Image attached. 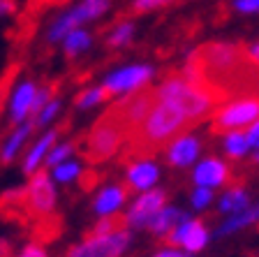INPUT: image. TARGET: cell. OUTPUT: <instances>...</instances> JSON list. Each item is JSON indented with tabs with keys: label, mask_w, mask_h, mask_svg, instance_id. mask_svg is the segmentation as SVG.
<instances>
[{
	"label": "cell",
	"mask_w": 259,
	"mask_h": 257,
	"mask_svg": "<svg viewBox=\"0 0 259 257\" xmlns=\"http://www.w3.org/2000/svg\"><path fill=\"white\" fill-rule=\"evenodd\" d=\"M132 32H135V26H132V23H130V21H120L118 26L109 32L107 44H109V47H113V49L125 47V44L132 40Z\"/></svg>",
	"instance_id": "obj_24"
},
{
	"label": "cell",
	"mask_w": 259,
	"mask_h": 257,
	"mask_svg": "<svg viewBox=\"0 0 259 257\" xmlns=\"http://www.w3.org/2000/svg\"><path fill=\"white\" fill-rule=\"evenodd\" d=\"M111 0H81L76 7H72L70 12H65L58 21L51 26L49 30V40L51 42H58V40H65L72 30L81 28L86 21H93L97 16H102L104 12L109 10Z\"/></svg>",
	"instance_id": "obj_6"
},
{
	"label": "cell",
	"mask_w": 259,
	"mask_h": 257,
	"mask_svg": "<svg viewBox=\"0 0 259 257\" xmlns=\"http://www.w3.org/2000/svg\"><path fill=\"white\" fill-rule=\"evenodd\" d=\"M169 243L185 248L188 252H199L208 243V230H206V225L201 220H194L190 215H185L178 223L176 230L169 234Z\"/></svg>",
	"instance_id": "obj_10"
},
{
	"label": "cell",
	"mask_w": 259,
	"mask_h": 257,
	"mask_svg": "<svg viewBox=\"0 0 259 257\" xmlns=\"http://www.w3.org/2000/svg\"><path fill=\"white\" fill-rule=\"evenodd\" d=\"M127 199V190L120 186H107L104 190H100V195L95 197V206L93 209L100 215H113L120 209Z\"/></svg>",
	"instance_id": "obj_16"
},
{
	"label": "cell",
	"mask_w": 259,
	"mask_h": 257,
	"mask_svg": "<svg viewBox=\"0 0 259 257\" xmlns=\"http://www.w3.org/2000/svg\"><path fill=\"white\" fill-rule=\"evenodd\" d=\"M248 137H250V144H252L254 149H259V121H257L254 125H250Z\"/></svg>",
	"instance_id": "obj_34"
},
{
	"label": "cell",
	"mask_w": 259,
	"mask_h": 257,
	"mask_svg": "<svg viewBox=\"0 0 259 257\" xmlns=\"http://www.w3.org/2000/svg\"><path fill=\"white\" fill-rule=\"evenodd\" d=\"M222 146H225V153L229 158H243L248 153V149H252L250 137L243 132H229L225 137V141H222Z\"/></svg>",
	"instance_id": "obj_22"
},
{
	"label": "cell",
	"mask_w": 259,
	"mask_h": 257,
	"mask_svg": "<svg viewBox=\"0 0 259 257\" xmlns=\"http://www.w3.org/2000/svg\"><path fill=\"white\" fill-rule=\"evenodd\" d=\"M123 141H127V132H125L123 125L107 112L91 128V132L86 134L81 153H83V158H86L88 162H102V160H107V158H111L113 153L123 146Z\"/></svg>",
	"instance_id": "obj_3"
},
{
	"label": "cell",
	"mask_w": 259,
	"mask_h": 257,
	"mask_svg": "<svg viewBox=\"0 0 259 257\" xmlns=\"http://www.w3.org/2000/svg\"><path fill=\"white\" fill-rule=\"evenodd\" d=\"M183 218H185V213H181L178 209H174V206H164V209L148 223V230L157 236H169Z\"/></svg>",
	"instance_id": "obj_19"
},
{
	"label": "cell",
	"mask_w": 259,
	"mask_h": 257,
	"mask_svg": "<svg viewBox=\"0 0 259 257\" xmlns=\"http://www.w3.org/2000/svg\"><path fill=\"white\" fill-rule=\"evenodd\" d=\"M155 257H190V255H183V252H178V250H169V248H167V250H160Z\"/></svg>",
	"instance_id": "obj_36"
},
{
	"label": "cell",
	"mask_w": 259,
	"mask_h": 257,
	"mask_svg": "<svg viewBox=\"0 0 259 257\" xmlns=\"http://www.w3.org/2000/svg\"><path fill=\"white\" fill-rule=\"evenodd\" d=\"M254 162H259V151H257V156H254Z\"/></svg>",
	"instance_id": "obj_37"
},
{
	"label": "cell",
	"mask_w": 259,
	"mask_h": 257,
	"mask_svg": "<svg viewBox=\"0 0 259 257\" xmlns=\"http://www.w3.org/2000/svg\"><path fill=\"white\" fill-rule=\"evenodd\" d=\"M252 223H259V206H248V209H243V211H238V213H234L232 218L225 223V225H220L218 234H220V236L232 234V232L243 230V227L252 225Z\"/></svg>",
	"instance_id": "obj_20"
},
{
	"label": "cell",
	"mask_w": 259,
	"mask_h": 257,
	"mask_svg": "<svg viewBox=\"0 0 259 257\" xmlns=\"http://www.w3.org/2000/svg\"><path fill=\"white\" fill-rule=\"evenodd\" d=\"M30 215H49L56 206V190L47 171H37L26 188V204Z\"/></svg>",
	"instance_id": "obj_9"
},
{
	"label": "cell",
	"mask_w": 259,
	"mask_h": 257,
	"mask_svg": "<svg viewBox=\"0 0 259 257\" xmlns=\"http://www.w3.org/2000/svg\"><path fill=\"white\" fill-rule=\"evenodd\" d=\"M74 153V144H58L51 149V153L47 156V165L49 167H58L63 162H67V158Z\"/></svg>",
	"instance_id": "obj_28"
},
{
	"label": "cell",
	"mask_w": 259,
	"mask_h": 257,
	"mask_svg": "<svg viewBox=\"0 0 259 257\" xmlns=\"http://www.w3.org/2000/svg\"><path fill=\"white\" fill-rule=\"evenodd\" d=\"M248 193L245 190H241V188H232L229 193L222 195L220 199V211H225V213H238V211L248 209Z\"/></svg>",
	"instance_id": "obj_21"
},
{
	"label": "cell",
	"mask_w": 259,
	"mask_h": 257,
	"mask_svg": "<svg viewBox=\"0 0 259 257\" xmlns=\"http://www.w3.org/2000/svg\"><path fill=\"white\" fill-rule=\"evenodd\" d=\"M259 121V97H241L225 107H220L213 116V132H241Z\"/></svg>",
	"instance_id": "obj_5"
},
{
	"label": "cell",
	"mask_w": 259,
	"mask_h": 257,
	"mask_svg": "<svg viewBox=\"0 0 259 257\" xmlns=\"http://www.w3.org/2000/svg\"><path fill=\"white\" fill-rule=\"evenodd\" d=\"M125 223H127V220L120 218V215H102V220H100V223L95 225L93 234H100V236H104V234H116V232L125 230Z\"/></svg>",
	"instance_id": "obj_25"
},
{
	"label": "cell",
	"mask_w": 259,
	"mask_h": 257,
	"mask_svg": "<svg viewBox=\"0 0 259 257\" xmlns=\"http://www.w3.org/2000/svg\"><path fill=\"white\" fill-rule=\"evenodd\" d=\"M58 109H60V102L58 100H51L47 104V107L42 109V112L37 114V118H35V123L37 125H47V123H51V118L58 114Z\"/></svg>",
	"instance_id": "obj_30"
},
{
	"label": "cell",
	"mask_w": 259,
	"mask_h": 257,
	"mask_svg": "<svg viewBox=\"0 0 259 257\" xmlns=\"http://www.w3.org/2000/svg\"><path fill=\"white\" fill-rule=\"evenodd\" d=\"M153 77V67L151 65H127V67H120V70L111 72V75L104 79L102 88L109 95H116V93H130L141 91L144 84Z\"/></svg>",
	"instance_id": "obj_8"
},
{
	"label": "cell",
	"mask_w": 259,
	"mask_h": 257,
	"mask_svg": "<svg viewBox=\"0 0 259 257\" xmlns=\"http://www.w3.org/2000/svg\"><path fill=\"white\" fill-rule=\"evenodd\" d=\"M171 0H135V5H132V12L141 14V12H151V10H157L162 5H169Z\"/></svg>",
	"instance_id": "obj_31"
},
{
	"label": "cell",
	"mask_w": 259,
	"mask_h": 257,
	"mask_svg": "<svg viewBox=\"0 0 259 257\" xmlns=\"http://www.w3.org/2000/svg\"><path fill=\"white\" fill-rule=\"evenodd\" d=\"M210 202H213V190H210V188L197 186V190L192 193V204L194 206H197V209H206Z\"/></svg>",
	"instance_id": "obj_29"
},
{
	"label": "cell",
	"mask_w": 259,
	"mask_h": 257,
	"mask_svg": "<svg viewBox=\"0 0 259 257\" xmlns=\"http://www.w3.org/2000/svg\"><path fill=\"white\" fill-rule=\"evenodd\" d=\"M155 104H157V93L148 91V88H141V91H135L130 95H125L123 100H118L109 109V114L123 125L130 139V134H135L141 128V123L148 118V114L153 112Z\"/></svg>",
	"instance_id": "obj_4"
},
{
	"label": "cell",
	"mask_w": 259,
	"mask_h": 257,
	"mask_svg": "<svg viewBox=\"0 0 259 257\" xmlns=\"http://www.w3.org/2000/svg\"><path fill=\"white\" fill-rule=\"evenodd\" d=\"M35 118H28L26 123H21V125H16L14 130H12V134H10V139L5 141V146H3V162H12L14 160V156L19 153V149H21L23 144H26V139L30 137V132L35 130Z\"/></svg>",
	"instance_id": "obj_17"
},
{
	"label": "cell",
	"mask_w": 259,
	"mask_h": 257,
	"mask_svg": "<svg viewBox=\"0 0 259 257\" xmlns=\"http://www.w3.org/2000/svg\"><path fill=\"white\" fill-rule=\"evenodd\" d=\"M192 125L194 121L190 116H185L178 107L157 100V104L148 114V118L141 123V128L135 134H130L127 156L144 160L146 156H153L155 151L164 149V146H171Z\"/></svg>",
	"instance_id": "obj_1"
},
{
	"label": "cell",
	"mask_w": 259,
	"mask_h": 257,
	"mask_svg": "<svg viewBox=\"0 0 259 257\" xmlns=\"http://www.w3.org/2000/svg\"><path fill=\"white\" fill-rule=\"evenodd\" d=\"M63 42H65V51H67V56H79L81 51H86V49L91 47V35H88L86 30L76 28V30H72Z\"/></svg>",
	"instance_id": "obj_23"
},
{
	"label": "cell",
	"mask_w": 259,
	"mask_h": 257,
	"mask_svg": "<svg viewBox=\"0 0 259 257\" xmlns=\"http://www.w3.org/2000/svg\"><path fill=\"white\" fill-rule=\"evenodd\" d=\"M79 174H81V165L79 162H63V165H58V167H54V178L58 183H70V181H74V178H79Z\"/></svg>",
	"instance_id": "obj_27"
},
{
	"label": "cell",
	"mask_w": 259,
	"mask_h": 257,
	"mask_svg": "<svg viewBox=\"0 0 259 257\" xmlns=\"http://www.w3.org/2000/svg\"><path fill=\"white\" fill-rule=\"evenodd\" d=\"M130 246V232L120 230L116 234H91L86 241L70 248L67 257H120Z\"/></svg>",
	"instance_id": "obj_7"
},
{
	"label": "cell",
	"mask_w": 259,
	"mask_h": 257,
	"mask_svg": "<svg viewBox=\"0 0 259 257\" xmlns=\"http://www.w3.org/2000/svg\"><path fill=\"white\" fill-rule=\"evenodd\" d=\"M164 202H167V195L162 193V190H146V193L130 206L127 215H125L127 225L130 227H144V225L148 227V223L164 209Z\"/></svg>",
	"instance_id": "obj_11"
},
{
	"label": "cell",
	"mask_w": 259,
	"mask_h": 257,
	"mask_svg": "<svg viewBox=\"0 0 259 257\" xmlns=\"http://www.w3.org/2000/svg\"><path fill=\"white\" fill-rule=\"evenodd\" d=\"M56 139H58V130H51V132H47L37 144L32 146L30 153L26 156V162H23V171H26V174H32V171L37 169L39 162H42L44 158L51 153V149L56 146Z\"/></svg>",
	"instance_id": "obj_18"
},
{
	"label": "cell",
	"mask_w": 259,
	"mask_h": 257,
	"mask_svg": "<svg viewBox=\"0 0 259 257\" xmlns=\"http://www.w3.org/2000/svg\"><path fill=\"white\" fill-rule=\"evenodd\" d=\"M157 178H160V171H157V167L153 165L151 160H137V162H132V167L127 169V183L135 188V190H141V193L153 190Z\"/></svg>",
	"instance_id": "obj_15"
},
{
	"label": "cell",
	"mask_w": 259,
	"mask_h": 257,
	"mask_svg": "<svg viewBox=\"0 0 259 257\" xmlns=\"http://www.w3.org/2000/svg\"><path fill=\"white\" fill-rule=\"evenodd\" d=\"M16 257H47V250H44L39 243H28Z\"/></svg>",
	"instance_id": "obj_33"
},
{
	"label": "cell",
	"mask_w": 259,
	"mask_h": 257,
	"mask_svg": "<svg viewBox=\"0 0 259 257\" xmlns=\"http://www.w3.org/2000/svg\"><path fill=\"white\" fill-rule=\"evenodd\" d=\"M39 88L32 81H23L12 95V104H10V114H12V123L21 125L26 123V118L32 116V107L37 100Z\"/></svg>",
	"instance_id": "obj_12"
},
{
	"label": "cell",
	"mask_w": 259,
	"mask_h": 257,
	"mask_svg": "<svg viewBox=\"0 0 259 257\" xmlns=\"http://www.w3.org/2000/svg\"><path fill=\"white\" fill-rule=\"evenodd\" d=\"M234 10L241 12V14H257L259 0H234Z\"/></svg>",
	"instance_id": "obj_32"
},
{
	"label": "cell",
	"mask_w": 259,
	"mask_h": 257,
	"mask_svg": "<svg viewBox=\"0 0 259 257\" xmlns=\"http://www.w3.org/2000/svg\"><path fill=\"white\" fill-rule=\"evenodd\" d=\"M157 100L169 102L174 107H178L185 116H190L194 121V125L208 118L213 112H218L222 102L227 100L225 95H220L213 88L206 86H197L192 81H188L183 75H171L160 84L157 88Z\"/></svg>",
	"instance_id": "obj_2"
},
{
	"label": "cell",
	"mask_w": 259,
	"mask_h": 257,
	"mask_svg": "<svg viewBox=\"0 0 259 257\" xmlns=\"http://www.w3.org/2000/svg\"><path fill=\"white\" fill-rule=\"evenodd\" d=\"M0 10H3V16L12 14V12H14V3H12V0H0Z\"/></svg>",
	"instance_id": "obj_35"
},
{
	"label": "cell",
	"mask_w": 259,
	"mask_h": 257,
	"mask_svg": "<svg viewBox=\"0 0 259 257\" xmlns=\"http://www.w3.org/2000/svg\"><path fill=\"white\" fill-rule=\"evenodd\" d=\"M199 156V139L194 134H183L178 137L171 146L167 149V160L174 167H188L192 165Z\"/></svg>",
	"instance_id": "obj_14"
},
{
	"label": "cell",
	"mask_w": 259,
	"mask_h": 257,
	"mask_svg": "<svg viewBox=\"0 0 259 257\" xmlns=\"http://www.w3.org/2000/svg\"><path fill=\"white\" fill-rule=\"evenodd\" d=\"M107 97H109V93L104 91L102 86H100V88H88V91L79 93V97H76V107L79 109H91V107H95V104H100L102 100H107Z\"/></svg>",
	"instance_id": "obj_26"
},
{
	"label": "cell",
	"mask_w": 259,
	"mask_h": 257,
	"mask_svg": "<svg viewBox=\"0 0 259 257\" xmlns=\"http://www.w3.org/2000/svg\"><path fill=\"white\" fill-rule=\"evenodd\" d=\"M232 178L229 167L218 158H206L199 165L194 167V183L201 188H215V186H225Z\"/></svg>",
	"instance_id": "obj_13"
}]
</instances>
